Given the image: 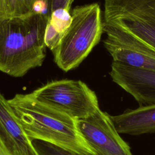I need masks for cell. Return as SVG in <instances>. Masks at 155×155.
<instances>
[{"label": "cell", "instance_id": "cell-1", "mask_svg": "<svg viewBox=\"0 0 155 155\" xmlns=\"http://www.w3.org/2000/svg\"><path fill=\"white\" fill-rule=\"evenodd\" d=\"M31 140H40L79 155H97L77 127V120L37 99L32 94H16L8 100Z\"/></svg>", "mask_w": 155, "mask_h": 155}, {"label": "cell", "instance_id": "cell-2", "mask_svg": "<svg viewBox=\"0 0 155 155\" xmlns=\"http://www.w3.org/2000/svg\"><path fill=\"white\" fill-rule=\"evenodd\" d=\"M48 21L43 12L0 18V71L19 78L42 65Z\"/></svg>", "mask_w": 155, "mask_h": 155}, {"label": "cell", "instance_id": "cell-3", "mask_svg": "<svg viewBox=\"0 0 155 155\" xmlns=\"http://www.w3.org/2000/svg\"><path fill=\"white\" fill-rule=\"evenodd\" d=\"M104 12L107 38L155 52V0H105Z\"/></svg>", "mask_w": 155, "mask_h": 155}, {"label": "cell", "instance_id": "cell-4", "mask_svg": "<svg viewBox=\"0 0 155 155\" xmlns=\"http://www.w3.org/2000/svg\"><path fill=\"white\" fill-rule=\"evenodd\" d=\"M56 48L54 61L67 72L78 67L99 43L103 30L101 10L97 3L78 6Z\"/></svg>", "mask_w": 155, "mask_h": 155}, {"label": "cell", "instance_id": "cell-5", "mask_svg": "<svg viewBox=\"0 0 155 155\" xmlns=\"http://www.w3.org/2000/svg\"><path fill=\"white\" fill-rule=\"evenodd\" d=\"M39 101L82 120L100 110L96 93L80 80L61 79L49 82L31 92Z\"/></svg>", "mask_w": 155, "mask_h": 155}, {"label": "cell", "instance_id": "cell-6", "mask_svg": "<svg viewBox=\"0 0 155 155\" xmlns=\"http://www.w3.org/2000/svg\"><path fill=\"white\" fill-rule=\"evenodd\" d=\"M77 127L97 155H133L107 112L100 109L91 117L77 120Z\"/></svg>", "mask_w": 155, "mask_h": 155}, {"label": "cell", "instance_id": "cell-7", "mask_svg": "<svg viewBox=\"0 0 155 155\" xmlns=\"http://www.w3.org/2000/svg\"><path fill=\"white\" fill-rule=\"evenodd\" d=\"M112 81L140 105L155 104V71L133 68L112 62Z\"/></svg>", "mask_w": 155, "mask_h": 155}, {"label": "cell", "instance_id": "cell-8", "mask_svg": "<svg viewBox=\"0 0 155 155\" xmlns=\"http://www.w3.org/2000/svg\"><path fill=\"white\" fill-rule=\"evenodd\" d=\"M0 137L13 155H41L25 134L8 100L1 91Z\"/></svg>", "mask_w": 155, "mask_h": 155}, {"label": "cell", "instance_id": "cell-9", "mask_svg": "<svg viewBox=\"0 0 155 155\" xmlns=\"http://www.w3.org/2000/svg\"><path fill=\"white\" fill-rule=\"evenodd\" d=\"M104 45L113 62L133 68L155 71V52L108 38L104 39Z\"/></svg>", "mask_w": 155, "mask_h": 155}, {"label": "cell", "instance_id": "cell-10", "mask_svg": "<svg viewBox=\"0 0 155 155\" xmlns=\"http://www.w3.org/2000/svg\"><path fill=\"white\" fill-rule=\"evenodd\" d=\"M110 116L119 133L137 136L155 132V104Z\"/></svg>", "mask_w": 155, "mask_h": 155}, {"label": "cell", "instance_id": "cell-11", "mask_svg": "<svg viewBox=\"0 0 155 155\" xmlns=\"http://www.w3.org/2000/svg\"><path fill=\"white\" fill-rule=\"evenodd\" d=\"M47 6V0H0V18L44 12Z\"/></svg>", "mask_w": 155, "mask_h": 155}, {"label": "cell", "instance_id": "cell-12", "mask_svg": "<svg viewBox=\"0 0 155 155\" xmlns=\"http://www.w3.org/2000/svg\"><path fill=\"white\" fill-rule=\"evenodd\" d=\"M74 0H47V12L49 16L56 10L62 8L70 11L71 6Z\"/></svg>", "mask_w": 155, "mask_h": 155}, {"label": "cell", "instance_id": "cell-13", "mask_svg": "<svg viewBox=\"0 0 155 155\" xmlns=\"http://www.w3.org/2000/svg\"><path fill=\"white\" fill-rule=\"evenodd\" d=\"M47 154L48 155H79L73 153L66 151L64 150L59 148L55 146L46 143L45 145Z\"/></svg>", "mask_w": 155, "mask_h": 155}, {"label": "cell", "instance_id": "cell-14", "mask_svg": "<svg viewBox=\"0 0 155 155\" xmlns=\"http://www.w3.org/2000/svg\"><path fill=\"white\" fill-rule=\"evenodd\" d=\"M0 155H13L4 145L0 137Z\"/></svg>", "mask_w": 155, "mask_h": 155}]
</instances>
